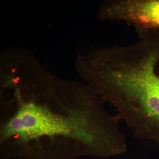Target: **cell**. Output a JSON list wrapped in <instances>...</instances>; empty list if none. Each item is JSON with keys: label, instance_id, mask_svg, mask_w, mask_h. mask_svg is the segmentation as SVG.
Listing matches in <instances>:
<instances>
[{"label": "cell", "instance_id": "7a4b0ae2", "mask_svg": "<svg viewBox=\"0 0 159 159\" xmlns=\"http://www.w3.org/2000/svg\"><path fill=\"white\" fill-rule=\"evenodd\" d=\"M122 115L136 139L159 142V37L151 38L130 66Z\"/></svg>", "mask_w": 159, "mask_h": 159}, {"label": "cell", "instance_id": "6da1fadb", "mask_svg": "<svg viewBox=\"0 0 159 159\" xmlns=\"http://www.w3.org/2000/svg\"><path fill=\"white\" fill-rule=\"evenodd\" d=\"M19 96L2 102L0 145L2 159L105 158L124 151L121 119L89 85L76 83L70 98Z\"/></svg>", "mask_w": 159, "mask_h": 159}, {"label": "cell", "instance_id": "277c9868", "mask_svg": "<svg viewBox=\"0 0 159 159\" xmlns=\"http://www.w3.org/2000/svg\"><path fill=\"white\" fill-rule=\"evenodd\" d=\"M83 61H84V60H83ZM82 67H83V65H82ZM82 70H81V71H82Z\"/></svg>", "mask_w": 159, "mask_h": 159}, {"label": "cell", "instance_id": "3957f363", "mask_svg": "<svg viewBox=\"0 0 159 159\" xmlns=\"http://www.w3.org/2000/svg\"><path fill=\"white\" fill-rule=\"evenodd\" d=\"M101 20L123 22L138 35L159 30V0H107L99 11Z\"/></svg>", "mask_w": 159, "mask_h": 159}]
</instances>
